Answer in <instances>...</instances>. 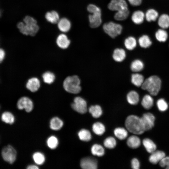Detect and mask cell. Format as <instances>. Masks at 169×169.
<instances>
[{
  "label": "cell",
  "mask_w": 169,
  "mask_h": 169,
  "mask_svg": "<svg viewBox=\"0 0 169 169\" xmlns=\"http://www.w3.org/2000/svg\"><path fill=\"white\" fill-rule=\"evenodd\" d=\"M108 7L110 10L117 11L114 16L117 20H125L129 15L128 5L125 0H111Z\"/></svg>",
  "instance_id": "obj_1"
},
{
  "label": "cell",
  "mask_w": 169,
  "mask_h": 169,
  "mask_svg": "<svg viewBox=\"0 0 169 169\" xmlns=\"http://www.w3.org/2000/svg\"><path fill=\"white\" fill-rule=\"evenodd\" d=\"M18 28L23 34L34 36L39 29L37 21L30 16H26L23 19V22H20L17 24Z\"/></svg>",
  "instance_id": "obj_2"
},
{
  "label": "cell",
  "mask_w": 169,
  "mask_h": 169,
  "mask_svg": "<svg viewBox=\"0 0 169 169\" xmlns=\"http://www.w3.org/2000/svg\"><path fill=\"white\" fill-rule=\"evenodd\" d=\"M125 125L127 130L134 134L141 135L145 131L141 118L135 115L128 116Z\"/></svg>",
  "instance_id": "obj_3"
},
{
  "label": "cell",
  "mask_w": 169,
  "mask_h": 169,
  "mask_svg": "<svg viewBox=\"0 0 169 169\" xmlns=\"http://www.w3.org/2000/svg\"><path fill=\"white\" fill-rule=\"evenodd\" d=\"M161 82L157 76L152 75L144 80L141 86L142 89L147 91L151 95H156L161 88Z\"/></svg>",
  "instance_id": "obj_4"
},
{
  "label": "cell",
  "mask_w": 169,
  "mask_h": 169,
  "mask_svg": "<svg viewBox=\"0 0 169 169\" xmlns=\"http://www.w3.org/2000/svg\"><path fill=\"white\" fill-rule=\"evenodd\" d=\"M80 81L79 77L76 75L69 76L64 80L63 86L67 92L74 94H78L81 90Z\"/></svg>",
  "instance_id": "obj_5"
},
{
  "label": "cell",
  "mask_w": 169,
  "mask_h": 169,
  "mask_svg": "<svg viewBox=\"0 0 169 169\" xmlns=\"http://www.w3.org/2000/svg\"><path fill=\"white\" fill-rule=\"evenodd\" d=\"M87 9L91 14L89 15L90 27L93 28L99 27L102 23L100 9L94 4H90L87 6Z\"/></svg>",
  "instance_id": "obj_6"
},
{
  "label": "cell",
  "mask_w": 169,
  "mask_h": 169,
  "mask_svg": "<svg viewBox=\"0 0 169 169\" xmlns=\"http://www.w3.org/2000/svg\"><path fill=\"white\" fill-rule=\"evenodd\" d=\"M103 28L105 32L112 38L120 35L122 30V27L120 24L113 22L105 23Z\"/></svg>",
  "instance_id": "obj_7"
},
{
  "label": "cell",
  "mask_w": 169,
  "mask_h": 169,
  "mask_svg": "<svg viewBox=\"0 0 169 169\" xmlns=\"http://www.w3.org/2000/svg\"><path fill=\"white\" fill-rule=\"evenodd\" d=\"M1 155L5 161L12 164L16 159L17 152L12 146L8 145L3 148Z\"/></svg>",
  "instance_id": "obj_8"
},
{
  "label": "cell",
  "mask_w": 169,
  "mask_h": 169,
  "mask_svg": "<svg viewBox=\"0 0 169 169\" xmlns=\"http://www.w3.org/2000/svg\"><path fill=\"white\" fill-rule=\"evenodd\" d=\"M72 108L76 112L82 114L87 111V104L85 100L81 97H75L71 104Z\"/></svg>",
  "instance_id": "obj_9"
},
{
  "label": "cell",
  "mask_w": 169,
  "mask_h": 169,
  "mask_svg": "<svg viewBox=\"0 0 169 169\" xmlns=\"http://www.w3.org/2000/svg\"><path fill=\"white\" fill-rule=\"evenodd\" d=\"M17 106L19 110L24 109L27 112H29L33 110V102L28 97L26 96L22 97L18 100Z\"/></svg>",
  "instance_id": "obj_10"
},
{
  "label": "cell",
  "mask_w": 169,
  "mask_h": 169,
  "mask_svg": "<svg viewBox=\"0 0 169 169\" xmlns=\"http://www.w3.org/2000/svg\"><path fill=\"white\" fill-rule=\"evenodd\" d=\"M145 131L151 129L154 125L155 117L151 113H144L141 117Z\"/></svg>",
  "instance_id": "obj_11"
},
{
  "label": "cell",
  "mask_w": 169,
  "mask_h": 169,
  "mask_svg": "<svg viewBox=\"0 0 169 169\" xmlns=\"http://www.w3.org/2000/svg\"><path fill=\"white\" fill-rule=\"evenodd\" d=\"M80 165L81 167L84 169H96L97 168V161L95 159L90 157L82 159Z\"/></svg>",
  "instance_id": "obj_12"
},
{
  "label": "cell",
  "mask_w": 169,
  "mask_h": 169,
  "mask_svg": "<svg viewBox=\"0 0 169 169\" xmlns=\"http://www.w3.org/2000/svg\"><path fill=\"white\" fill-rule=\"evenodd\" d=\"M40 82L38 78L32 77L29 79L26 84V88L32 92L37 91L40 87Z\"/></svg>",
  "instance_id": "obj_13"
},
{
  "label": "cell",
  "mask_w": 169,
  "mask_h": 169,
  "mask_svg": "<svg viewBox=\"0 0 169 169\" xmlns=\"http://www.w3.org/2000/svg\"><path fill=\"white\" fill-rule=\"evenodd\" d=\"M166 156L165 153L160 150H156L152 153L149 157L150 162L152 164H156Z\"/></svg>",
  "instance_id": "obj_14"
},
{
  "label": "cell",
  "mask_w": 169,
  "mask_h": 169,
  "mask_svg": "<svg viewBox=\"0 0 169 169\" xmlns=\"http://www.w3.org/2000/svg\"><path fill=\"white\" fill-rule=\"evenodd\" d=\"M70 41L67 36L64 34L59 35L56 39V43L58 46L62 49H66L69 46Z\"/></svg>",
  "instance_id": "obj_15"
},
{
  "label": "cell",
  "mask_w": 169,
  "mask_h": 169,
  "mask_svg": "<svg viewBox=\"0 0 169 169\" xmlns=\"http://www.w3.org/2000/svg\"><path fill=\"white\" fill-rule=\"evenodd\" d=\"M58 23V28L63 32H67L70 29L71 24L70 21L67 18H63L59 19Z\"/></svg>",
  "instance_id": "obj_16"
},
{
  "label": "cell",
  "mask_w": 169,
  "mask_h": 169,
  "mask_svg": "<svg viewBox=\"0 0 169 169\" xmlns=\"http://www.w3.org/2000/svg\"><path fill=\"white\" fill-rule=\"evenodd\" d=\"M145 18V15L142 11L137 10L133 13L131 18L134 23L140 24L143 22Z\"/></svg>",
  "instance_id": "obj_17"
},
{
  "label": "cell",
  "mask_w": 169,
  "mask_h": 169,
  "mask_svg": "<svg viewBox=\"0 0 169 169\" xmlns=\"http://www.w3.org/2000/svg\"><path fill=\"white\" fill-rule=\"evenodd\" d=\"M127 144L128 146L132 149L138 148L141 144L140 138L135 135H132L128 138L127 140Z\"/></svg>",
  "instance_id": "obj_18"
},
{
  "label": "cell",
  "mask_w": 169,
  "mask_h": 169,
  "mask_svg": "<svg viewBox=\"0 0 169 169\" xmlns=\"http://www.w3.org/2000/svg\"><path fill=\"white\" fill-rule=\"evenodd\" d=\"M125 52L123 49L117 48L114 51L113 58L115 61L121 62L125 59Z\"/></svg>",
  "instance_id": "obj_19"
},
{
  "label": "cell",
  "mask_w": 169,
  "mask_h": 169,
  "mask_svg": "<svg viewBox=\"0 0 169 169\" xmlns=\"http://www.w3.org/2000/svg\"><path fill=\"white\" fill-rule=\"evenodd\" d=\"M126 99L129 103L135 105L137 104L139 102V96L136 91L132 90L127 94Z\"/></svg>",
  "instance_id": "obj_20"
},
{
  "label": "cell",
  "mask_w": 169,
  "mask_h": 169,
  "mask_svg": "<svg viewBox=\"0 0 169 169\" xmlns=\"http://www.w3.org/2000/svg\"><path fill=\"white\" fill-rule=\"evenodd\" d=\"M158 24L161 28L166 29L169 27V16L163 14L158 18Z\"/></svg>",
  "instance_id": "obj_21"
},
{
  "label": "cell",
  "mask_w": 169,
  "mask_h": 169,
  "mask_svg": "<svg viewBox=\"0 0 169 169\" xmlns=\"http://www.w3.org/2000/svg\"><path fill=\"white\" fill-rule=\"evenodd\" d=\"M63 121L58 117L52 118L50 122V127L51 129L55 131L60 129L63 125Z\"/></svg>",
  "instance_id": "obj_22"
},
{
  "label": "cell",
  "mask_w": 169,
  "mask_h": 169,
  "mask_svg": "<svg viewBox=\"0 0 169 169\" xmlns=\"http://www.w3.org/2000/svg\"><path fill=\"white\" fill-rule=\"evenodd\" d=\"M142 143L146 150L149 153H151L156 150V145L150 139L145 138L143 140Z\"/></svg>",
  "instance_id": "obj_23"
},
{
  "label": "cell",
  "mask_w": 169,
  "mask_h": 169,
  "mask_svg": "<svg viewBox=\"0 0 169 169\" xmlns=\"http://www.w3.org/2000/svg\"><path fill=\"white\" fill-rule=\"evenodd\" d=\"M154 100L152 97L150 95H146L143 98L141 104L145 109L149 110L153 106Z\"/></svg>",
  "instance_id": "obj_24"
},
{
  "label": "cell",
  "mask_w": 169,
  "mask_h": 169,
  "mask_svg": "<svg viewBox=\"0 0 169 169\" xmlns=\"http://www.w3.org/2000/svg\"><path fill=\"white\" fill-rule=\"evenodd\" d=\"M45 17L48 22L53 24L57 23L59 20V14L54 11L47 12Z\"/></svg>",
  "instance_id": "obj_25"
},
{
  "label": "cell",
  "mask_w": 169,
  "mask_h": 169,
  "mask_svg": "<svg viewBox=\"0 0 169 169\" xmlns=\"http://www.w3.org/2000/svg\"><path fill=\"white\" fill-rule=\"evenodd\" d=\"M144 80L143 75L139 74H133L131 76L132 83L138 87L141 86Z\"/></svg>",
  "instance_id": "obj_26"
},
{
  "label": "cell",
  "mask_w": 169,
  "mask_h": 169,
  "mask_svg": "<svg viewBox=\"0 0 169 169\" xmlns=\"http://www.w3.org/2000/svg\"><path fill=\"white\" fill-rule=\"evenodd\" d=\"M145 17L148 22L154 21L156 20L159 17L158 13L154 9H150L146 12Z\"/></svg>",
  "instance_id": "obj_27"
},
{
  "label": "cell",
  "mask_w": 169,
  "mask_h": 169,
  "mask_svg": "<svg viewBox=\"0 0 169 169\" xmlns=\"http://www.w3.org/2000/svg\"><path fill=\"white\" fill-rule=\"evenodd\" d=\"M138 43L141 47L145 48L149 47L152 44L150 38L146 35H144L140 37L138 39Z\"/></svg>",
  "instance_id": "obj_28"
},
{
  "label": "cell",
  "mask_w": 169,
  "mask_h": 169,
  "mask_svg": "<svg viewBox=\"0 0 169 169\" xmlns=\"http://www.w3.org/2000/svg\"><path fill=\"white\" fill-rule=\"evenodd\" d=\"M89 111L92 116L95 118L100 117L102 113V108L98 105L91 106L89 108Z\"/></svg>",
  "instance_id": "obj_29"
},
{
  "label": "cell",
  "mask_w": 169,
  "mask_h": 169,
  "mask_svg": "<svg viewBox=\"0 0 169 169\" xmlns=\"http://www.w3.org/2000/svg\"><path fill=\"white\" fill-rule=\"evenodd\" d=\"M114 133L115 136L120 140L125 139L128 136L127 131L122 127L116 128L114 130Z\"/></svg>",
  "instance_id": "obj_30"
},
{
  "label": "cell",
  "mask_w": 169,
  "mask_h": 169,
  "mask_svg": "<svg viewBox=\"0 0 169 169\" xmlns=\"http://www.w3.org/2000/svg\"><path fill=\"white\" fill-rule=\"evenodd\" d=\"M155 37L156 39L159 42H164L167 40L168 34L164 29L161 28L156 31L155 33Z\"/></svg>",
  "instance_id": "obj_31"
},
{
  "label": "cell",
  "mask_w": 169,
  "mask_h": 169,
  "mask_svg": "<svg viewBox=\"0 0 169 169\" xmlns=\"http://www.w3.org/2000/svg\"><path fill=\"white\" fill-rule=\"evenodd\" d=\"M91 151L92 155L98 156H102L105 153L104 148L98 144H95L92 146Z\"/></svg>",
  "instance_id": "obj_32"
},
{
  "label": "cell",
  "mask_w": 169,
  "mask_h": 169,
  "mask_svg": "<svg viewBox=\"0 0 169 169\" xmlns=\"http://www.w3.org/2000/svg\"><path fill=\"white\" fill-rule=\"evenodd\" d=\"M104 125L100 122H96L92 125V130L96 134L100 136L103 135L105 131Z\"/></svg>",
  "instance_id": "obj_33"
},
{
  "label": "cell",
  "mask_w": 169,
  "mask_h": 169,
  "mask_svg": "<svg viewBox=\"0 0 169 169\" xmlns=\"http://www.w3.org/2000/svg\"><path fill=\"white\" fill-rule=\"evenodd\" d=\"M144 67V64L139 59H136L132 62L130 67L132 71L137 72L142 70Z\"/></svg>",
  "instance_id": "obj_34"
},
{
  "label": "cell",
  "mask_w": 169,
  "mask_h": 169,
  "mask_svg": "<svg viewBox=\"0 0 169 169\" xmlns=\"http://www.w3.org/2000/svg\"><path fill=\"white\" fill-rule=\"evenodd\" d=\"M136 39L133 37L130 36L126 38L124 41L125 48L128 50H131L135 48L136 46Z\"/></svg>",
  "instance_id": "obj_35"
},
{
  "label": "cell",
  "mask_w": 169,
  "mask_h": 169,
  "mask_svg": "<svg viewBox=\"0 0 169 169\" xmlns=\"http://www.w3.org/2000/svg\"><path fill=\"white\" fill-rule=\"evenodd\" d=\"M78 136L80 140L84 141H88L91 138L90 132L85 129L81 130L78 133Z\"/></svg>",
  "instance_id": "obj_36"
},
{
  "label": "cell",
  "mask_w": 169,
  "mask_h": 169,
  "mask_svg": "<svg viewBox=\"0 0 169 169\" xmlns=\"http://www.w3.org/2000/svg\"><path fill=\"white\" fill-rule=\"evenodd\" d=\"M1 120L5 123L10 124H13L15 121V118L11 112L6 111L3 112L1 115Z\"/></svg>",
  "instance_id": "obj_37"
},
{
  "label": "cell",
  "mask_w": 169,
  "mask_h": 169,
  "mask_svg": "<svg viewBox=\"0 0 169 169\" xmlns=\"http://www.w3.org/2000/svg\"><path fill=\"white\" fill-rule=\"evenodd\" d=\"M44 81L48 84H51L54 80L55 76L54 74L50 71H47L44 73L42 75Z\"/></svg>",
  "instance_id": "obj_38"
},
{
  "label": "cell",
  "mask_w": 169,
  "mask_h": 169,
  "mask_svg": "<svg viewBox=\"0 0 169 169\" xmlns=\"http://www.w3.org/2000/svg\"><path fill=\"white\" fill-rule=\"evenodd\" d=\"M33 158L34 162L38 165L43 164L45 161L44 156L40 152L34 153L33 155Z\"/></svg>",
  "instance_id": "obj_39"
},
{
  "label": "cell",
  "mask_w": 169,
  "mask_h": 169,
  "mask_svg": "<svg viewBox=\"0 0 169 169\" xmlns=\"http://www.w3.org/2000/svg\"><path fill=\"white\" fill-rule=\"evenodd\" d=\"M104 145L105 146L108 148L113 149L116 146V141L114 137L110 136L105 140L104 141Z\"/></svg>",
  "instance_id": "obj_40"
},
{
  "label": "cell",
  "mask_w": 169,
  "mask_h": 169,
  "mask_svg": "<svg viewBox=\"0 0 169 169\" xmlns=\"http://www.w3.org/2000/svg\"><path fill=\"white\" fill-rule=\"evenodd\" d=\"M58 140L57 138L54 136L49 137L47 139V143L48 146L50 149L56 148L58 145Z\"/></svg>",
  "instance_id": "obj_41"
},
{
  "label": "cell",
  "mask_w": 169,
  "mask_h": 169,
  "mask_svg": "<svg viewBox=\"0 0 169 169\" xmlns=\"http://www.w3.org/2000/svg\"><path fill=\"white\" fill-rule=\"evenodd\" d=\"M156 105L158 109L161 111H166L168 109V105L166 102L162 98L158 100Z\"/></svg>",
  "instance_id": "obj_42"
},
{
  "label": "cell",
  "mask_w": 169,
  "mask_h": 169,
  "mask_svg": "<svg viewBox=\"0 0 169 169\" xmlns=\"http://www.w3.org/2000/svg\"><path fill=\"white\" fill-rule=\"evenodd\" d=\"M159 164L161 167L169 169V156H165L160 161Z\"/></svg>",
  "instance_id": "obj_43"
},
{
  "label": "cell",
  "mask_w": 169,
  "mask_h": 169,
  "mask_svg": "<svg viewBox=\"0 0 169 169\" xmlns=\"http://www.w3.org/2000/svg\"><path fill=\"white\" fill-rule=\"evenodd\" d=\"M131 166L133 169H139L140 164L138 159L136 158H133L131 161Z\"/></svg>",
  "instance_id": "obj_44"
},
{
  "label": "cell",
  "mask_w": 169,
  "mask_h": 169,
  "mask_svg": "<svg viewBox=\"0 0 169 169\" xmlns=\"http://www.w3.org/2000/svg\"><path fill=\"white\" fill-rule=\"evenodd\" d=\"M130 4L134 6L140 5L141 3L142 0H128Z\"/></svg>",
  "instance_id": "obj_45"
},
{
  "label": "cell",
  "mask_w": 169,
  "mask_h": 169,
  "mask_svg": "<svg viewBox=\"0 0 169 169\" xmlns=\"http://www.w3.org/2000/svg\"><path fill=\"white\" fill-rule=\"evenodd\" d=\"M5 56V53L4 50L2 49L0 50V61L2 62L4 59Z\"/></svg>",
  "instance_id": "obj_46"
},
{
  "label": "cell",
  "mask_w": 169,
  "mask_h": 169,
  "mask_svg": "<svg viewBox=\"0 0 169 169\" xmlns=\"http://www.w3.org/2000/svg\"><path fill=\"white\" fill-rule=\"evenodd\" d=\"M27 169H38L39 168L35 165H30L27 166Z\"/></svg>",
  "instance_id": "obj_47"
}]
</instances>
